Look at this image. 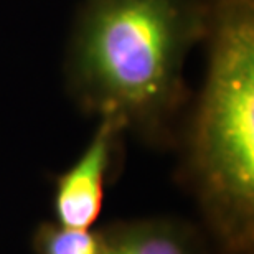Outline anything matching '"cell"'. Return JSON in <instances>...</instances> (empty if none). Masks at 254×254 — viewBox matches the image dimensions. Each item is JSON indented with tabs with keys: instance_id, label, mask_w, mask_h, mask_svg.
<instances>
[{
	"instance_id": "2",
	"label": "cell",
	"mask_w": 254,
	"mask_h": 254,
	"mask_svg": "<svg viewBox=\"0 0 254 254\" xmlns=\"http://www.w3.org/2000/svg\"><path fill=\"white\" fill-rule=\"evenodd\" d=\"M201 43L205 78L177 135L180 177L216 251L253 254L254 0H208Z\"/></svg>"
},
{
	"instance_id": "1",
	"label": "cell",
	"mask_w": 254,
	"mask_h": 254,
	"mask_svg": "<svg viewBox=\"0 0 254 254\" xmlns=\"http://www.w3.org/2000/svg\"><path fill=\"white\" fill-rule=\"evenodd\" d=\"M208 0H83L64 57L66 89L86 114L147 145H175L203 42Z\"/></svg>"
},
{
	"instance_id": "3",
	"label": "cell",
	"mask_w": 254,
	"mask_h": 254,
	"mask_svg": "<svg viewBox=\"0 0 254 254\" xmlns=\"http://www.w3.org/2000/svg\"><path fill=\"white\" fill-rule=\"evenodd\" d=\"M126 132L109 119H98L89 144L69 169L57 175L52 206L55 221L71 228H94L113 182Z\"/></svg>"
},
{
	"instance_id": "5",
	"label": "cell",
	"mask_w": 254,
	"mask_h": 254,
	"mask_svg": "<svg viewBox=\"0 0 254 254\" xmlns=\"http://www.w3.org/2000/svg\"><path fill=\"white\" fill-rule=\"evenodd\" d=\"M103 228H71L57 221H42L33 230L35 254H104Z\"/></svg>"
},
{
	"instance_id": "4",
	"label": "cell",
	"mask_w": 254,
	"mask_h": 254,
	"mask_svg": "<svg viewBox=\"0 0 254 254\" xmlns=\"http://www.w3.org/2000/svg\"><path fill=\"white\" fill-rule=\"evenodd\" d=\"M104 254H210L200 231L179 218L155 216L103 226Z\"/></svg>"
}]
</instances>
